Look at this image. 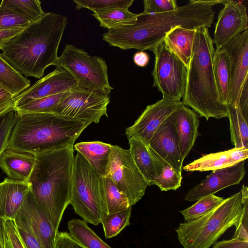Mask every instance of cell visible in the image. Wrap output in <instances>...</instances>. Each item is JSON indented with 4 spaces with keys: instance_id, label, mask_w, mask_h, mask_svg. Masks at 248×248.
<instances>
[{
    "instance_id": "cell-37",
    "label": "cell",
    "mask_w": 248,
    "mask_h": 248,
    "mask_svg": "<svg viewBox=\"0 0 248 248\" xmlns=\"http://www.w3.org/2000/svg\"><path fill=\"white\" fill-rule=\"evenodd\" d=\"M134 0H73L76 9H88L93 13L99 11L113 8H128L132 5Z\"/></svg>"
},
{
    "instance_id": "cell-19",
    "label": "cell",
    "mask_w": 248,
    "mask_h": 248,
    "mask_svg": "<svg viewBox=\"0 0 248 248\" xmlns=\"http://www.w3.org/2000/svg\"><path fill=\"white\" fill-rule=\"evenodd\" d=\"M175 127L180 153L184 160L199 136V116L193 110L185 105L175 111Z\"/></svg>"
},
{
    "instance_id": "cell-3",
    "label": "cell",
    "mask_w": 248,
    "mask_h": 248,
    "mask_svg": "<svg viewBox=\"0 0 248 248\" xmlns=\"http://www.w3.org/2000/svg\"><path fill=\"white\" fill-rule=\"evenodd\" d=\"M73 146L35 155L34 167L28 180L34 200L56 232L70 204Z\"/></svg>"
},
{
    "instance_id": "cell-51",
    "label": "cell",
    "mask_w": 248,
    "mask_h": 248,
    "mask_svg": "<svg viewBox=\"0 0 248 248\" xmlns=\"http://www.w3.org/2000/svg\"><path fill=\"white\" fill-rule=\"evenodd\" d=\"M3 115H2V116H0V124L1 122V121H2V118H3Z\"/></svg>"
},
{
    "instance_id": "cell-18",
    "label": "cell",
    "mask_w": 248,
    "mask_h": 248,
    "mask_svg": "<svg viewBox=\"0 0 248 248\" xmlns=\"http://www.w3.org/2000/svg\"><path fill=\"white\" fill-rule=\"evenodd\" d=\"M175 111L157 129L148 146L173 168L182 172L184 160L180 155L175 130Z\"/></svg>"
},
{
    "instance_id": "cell-25",
    "label": "cell",
    "mask_w": 248,
    "mask_h": 248,
    "mask_svg": "<svg viewBox=\"0 0 248 248\" xmlns=\"http://www.w3.org/2000/svg\"><path fill=\"white\" fill-rule=\"evenodd\" d=\"M148 147L155 167L153 185H156L163 191L177 189L181 185L182 172L173 168L154 150Z\"/></svg>"
},
{
    "instance_id": "cell-50",
    "label": "cell",
    "mask_w": 248,
    "mask_h": 248,
    "mask_svg": "<svg viewBox=\"0 0 248 248\" xmlns=\"http://www.w3.org/2000/svg\"><path fill=\"white\" fill-rule=\"evenodd\" d=\"M15 97L7 90L0 84V104L7 102Z\"/></svg>"
},
{
    "instance_id": "cell-30",
    "label": "cell",
    "mask_w": 248,
    "mask_h": 248,
    "mask_svg": "<svg viewBox=\"0 0 248 248\" xmlns=\"http://www.w3.org/2000/svg\"><path fill=\"white\" fill-rule=\"evenodd\" d=\"M231 138L234 148L248 149V126L237 107L228 105Z\"/></svg>"
},
{
    "instance_id": "cell-35",
    "label": "cell",
    "mask_w": 248,
    "mask_h": 248,
    "mask_svg": "<svg viewBox=\"0 0 248 248\" xmlns=\"http://www.w3.org/2000/svg\"><path fill=\"white\" fill-rule=\"evenodd\" d=\"M224 199L214 194L203 197L190 207L179 211L184 217L185 222L195 220L216 208Z\"/></svg>"
},
{
    "instance_id": "cell-45",
    "label": "cell",
    "mask_w": 248,
    "mask_h": 248,
    "mask_svg": "<svg viewBox=\"0 0 248 248\" xmlns=\"http://www.w3.org/2000/svg\"><path fill=\"white\" fill-rule=\"evenodd\" d=\"M237 107L248 121V84L247 80L243 85L241 91Z\"/></svg>"
},
{
    "instance_id": "cell-21",
    "label": "cell",
    "mask_w": 248,
    "mask_h": 248,
    "mask_svg": "<svg viewBox=\"0 0 248 248\" xmlns=\"http://www.w3.org/2000/svg\"><path fill=\"white\" fill-rule=\"evenodd\" d=\"M248 157V149L240 148L205 155L183 167L187 171H208L233 166L245 161Z\"/></svg>"
},
{
    "instance_id": "cell-42",
    "label": "cell",
    "mask_w": 248,
    "mask_h": 248,
    "mask_svg": "<svg viewBox=\"0 0 248 248\" xmlns=\"http://www.w3.org/2000/svg\"><path fill=\"white\" fill-rule=\"evenodd\" d=\"M144 14H157L173 11L178 7L175 0H144Z\"/></svg>"
},
{
    "instance_id": "cell-5",
    "label": "cell",
    "mask_w": 248,
    "mask_h": 248,
    "mask_svg": "<svg viewBox=\"0 0 248 248\" xmlns=\"http://www.w3.org/2000/svg\"><path fill=\"white\" fill-rule=\"evenodd\" d=\"M90 124L53 113H18L8 148L35 155L74 146Z\"/></svg>"
},
{
    "instance_id": "cell-34",
    "label": "cell",
    "mask_w": 248,
    "mask_h": 248,
    "mask_svg": "<svg viewBox=\"0 0 248 248\" xmlns=\"http://www.w3.org/2000/svg\"><path fill=\"white\" fill-rule=\"evenodd\" d=\"M132 207L106 215L101 223L106 238H111L117 236L126 226L130 224V218Z\"/></svg>"
},
{
    "instance_id": "cell-17",
    "label": "cell",
    "mask_w": 248,
    "mask_h": 248,
    "mask_svg": "<svg viewBox=\"0 0 248 248\" xmlns=\"http://www.w3.org/2000/svg\"><path fill=\"white\" fill-rule=\"evenodd\" d=\"M246 172L245 161L233 166L212 170L186 195L185 200L194 202L232 185H238Z\"/></svg>"
},
{
    "instance_id": "cell-39",
    "label": "cell",
    "mask_w": 248,
    "mask_h": 248,
    "mask_svg": "<svg viewBox=\"0 0 248 248\" xmlns=\"http://www.w3.org/2000/svg\"><path fill=\"white\" fill-rule=\"evenodd\" d=\"M243 208L238 221L235 226L232 238L248 240V188L242 186L241 190Z\"/></svg>"
},
{
    "instance_id": "cell-44",
    "label": "cell",
    "mask_w": 248,
    "mask_h": 248,
    "mask_svg": "<svg viewBox=\"0 0 248 248\" xmlns=\"http://www.w3.org/2000/svg\"><path fill=\"white\" fill-rule=\"evenodd\" d=\"M212 248H248V240L236 238L223 240L215 243Z\"/></svg>"
},
{
    "instance_id": "cell-1",
    "label": "cell",
    "mask_w": 248,
    "mask_h": 248,
    "mask_svg": "<svg viewBox=\"0 0 248 248\" xmlns=\"http://www.w3.org/2000/svg\"><path fill=\"white\" fill-rule=\"evenodd\" d=\"M226 0H191L173 11L157 14H137L133 20L108 30L103 40L122 49L150 50L164 40L176 27L191 30L210 28L215 12L213 6Z\"/></svg>"
},
{
    "instance_id": "cell-29",
    "label": "cell",
    "mask_w": 248,
    "mask_h": 248,
    "mask_svg": "<svg viewBox=\"0 0 248 248\" xmlns=\"http://www.w3.org/2000/svg\"><path fill=\"white\" fill-rule=\"evenodd\" d=\"M0 84L16 97L30 87L31 82L0 54Z\"/></svg>"
},
{
    "instance_id": "cell-46",
    "label": "cell",
    "mask_w": 248,
    "mask_h": 248,
    "mask_svg": "<svg viewBox=\"0 0 248 248\" xmlns=\"http://www.w3.org/2000/svg\"><path fill=\"white\" fill-rule=\"evenodd\" d=\"M17 228L26 248H43L39 242L31 233L21 227Z\"/></svg>"
},
{
    "instance_id": "cell-32",
    "label": "cell",
    "mask_w": 248,
    "mask_h": 248,
    "mask_svg": "<svg viewBox=\"0 0 248 248\" xmlns=\"http://www.w3.org/2000/svg\"><path fill=\"white\" fill-rule=\"evenodd\" d=\"M137 15L125 8L99 11L92 14L99 22L100 26L108 30L128 22L135 18Z\"/></svg>"
},
{
    "instance_id": "cell-16",
    "label": "cell",
    "mask_w": 248,
    "mask_h": 248,
    "mask_svg": "<svg viewBox=\"0 0 248 248\" xmlns=\"http://www.w3.org/2000/svg\"><path fill=\"white\" fill-rule=\"evenodd\" d=\"M77 87V83L71 74L64 68L57 66L54 70L16 96L15 108L32 100L68 92Z\"/></svg>"
},
{
    "instance_id": "cell-24",
    "label": "cell",
    "mask_w": 248,
    "mask_h": 248,
    "mask_svg": "<svg viewBox=\"0 0 248 248\" xmlns=\"http://www.w3.org/2000/svg\"><path fill=\"white\" fill-rule=\"evenodd\" d=\"M195 30L176 27L167 33L164 41L167 47L188 68Z\"/></svg>"
},
{
    "instance_id": "cell-2",
    "label": "cell",
    "mask_w": 248,
    "mask_h": 248,
    "mask_svg": "<svg viewBox=\"0 0 248 248\" xmlns=\"http://www.w3.org/2000/svg\"><path fill=\"white\" fill-rule=\"evenodd\" d=\"M67 24L64 16L46 13L13 38L0 55L25 76L41 78L46 69L58 58V48Z\"/></svg>"
},
{
    "instance_id": "cell-43",
    "label": "cell",
    "mask_w": 248,
    "mask_h": 248,
    "mask_svg": "<svg viewBox=\"0 0 248 248\" xmlns=\"http://www.w3.org/2000/svg\"><path fill=\"white\" fill-rule=\"evenodd\" d=\"M55 248H85L73 239L69 232H59L56 234Z\"/></svg>"
},
{
    "instance_id": "cell-13",
    "label": "cell",
    "mask_w": 248,
    "mask_h": 248,
    "mask_svg": "<svg viewBox=\"0 0 248 248\" xmlns=\"http://www.w3.org/2000/svg\"><path fill=\"white\" fill-rule=\"evenodd\" d=\"M14 221L17 227L31 233L43 248H55L58 232L36 202L31 190Z\"/></svg>"
},
{
    "instance_id": "cell-47",
    "label": "cell",
    "mask_w": 248,
    "mask_h": 248,
    "mask_svg": "<svg viewBox=\"0 0 248 248\" xmlns=\"http://www.w3.org/2000/svg\"><path fill=\"white\" fill-rule=\"evenodd\" d=\"M24 28L0 30V49L2 50L7 44Z\"/></svg>"
},
{
    "instance_id": "cell-12",
    "label": "cell",
    "mask_w": 248,
    "mask_h": 248,
    "mask_svg": "<svg viewBox=\"0 0 248 248\" xmlns=\"http://www.w3.org/2000/svg\"><path fill=\"white\" fill-rule=\"evenodd\" d=\"M184 105L182 101L163 97L155 103L148 105L134 124L126 128L127 139H138L148 146L153 135L160 125Z\"/></svg>"
},
{
    "instance_id": "cell-20",
    "label": "cell",
    "mask_w": 248,
    "mask_h": 248,
    "mask_svg": "<svg viewBox=\"0 0 248 248\" xmlns=\"http://www.w3.org/2000/svg\"><path fill=\"white\" fill-rule=\"evenodd\" d=\"M30 190L27 181L5 178L2 182L0 195V218L14 220Z\"/></svg>"
},
{
    "instance_id": "cell-33",
    "label": "cell",
    "mask_w": 248,
    "mask_h": 248,
    "mask_svg": "<svg viewBox=\"0 0 248 248\" xmlns=\"http://www.w3.org/2000/svg\"><path fill=\"white\" fill-rule=\"evenodd\" d=\"M106 214H111L130 207L126 196L110 178L104 177Z\"/></svg>"
},
{
    "instance_id": "cell-7",
    "label": "cell",
    "mask_w": 248,
    "mask_h": 248,
    "mask_svg": "<svg viewBox=\"0 0 248 248\" xmlns=\"http://www.w3.org/2000/svg\"><path fill=\"white\" fill-rule=\"evenodd\" d=\"M70 204L87 223L97 226L107 215L104 177L79 153L74 156Z\"/></svg>"
},
{
    "instance_id": "cell-11",
    "label": "cell",
    "mask_w": 248,
    "mask_h": 248,
    "mask_svg": "<svg viewBox=\"0 0 248 248\" xmlns=\"http://www.w3.org/2000/svg\"><path fill=\"white\" fill-rule=\"evenodd\" d=\"M111 179L127 198L130 206L144 196L147 184L136 166L129 150L112 145L105 176Z\"/></svg>"
},
{
    "instance_id": "cell-48",
    "label": "cell",
    "mask_w": 248,
    "mask_h": 248,
    "mask_svg": "<svg viewBox=\"0 0 248 248\" xmlns=\"http://www.w3.org/2000/svg\"><path fill=\"white\" fill-rule=\"evenodd\" d=\"M133 61L137 66L145 67L149 63V56L146 52L143 51H139L134 55Z\"/></svg>"
},
{
    "instance_id": "cell-26",
    "label": "cell",
    "mask_w": 248,
    "mask_h": 248,
    "mask_svg": "<svg viewBox=\"0 0 248 248\" xmlns=\"http://www.w3.org/2000/svg\"><path fill=\"white\" fill-rule=\"evenodd\" d=\"M128 140L129 151L132 157L148 186L153 185L155 176L153 160L148 147L140 140L131 138Z\"/></svg>"
},
{
    "instance_id": "cell-23",
    "label": "cell",
    "mask_w": 248,
    "mask_h": 248,
    "mask_svg": "<svg viewBox=\"0 0 248 248\" xmlns=\"http://www.w3.org/2000/svg\"><path fill=\"white\" fill-rule=\"evenodd\" d=\"M73 147L100 175L105 176L111 144L99 141H83L77 143Z\"/></svg>"
},
{
    "instance_id": "cell-22",
    "label": "cell",
    "mask_w": 248,
    "mask_h": 248,
    "mask_svg": "<svg viewBox=\"0 0 248 248\" xmlns=\"http://www.w3.org/2000/svg\"><path fill=\"white\" fill-rule=\"evenodd\" d=\"M35 160L33 154L7 148L0 158V168L9 179L28 182Z\"/></svg>"
},
{
    "instance_id": "cell-38",
    "label": "cell",
    "mask_w": 248,
    "mask_h": 248,
    "mask_svg": "<svg viewBox=\"0 0 248 248\" xmlns=\"http://www.w3.org/2000/svg\"><path fill=\"white\" fill-rule=\"evenodd\" d=\"M18 115V113L15 108L3 116L0 124V158L4 151L8 148Z\"/></svg>"
},
{
    "instance_id": "cell-41",
    "label": "cell",
    "mask_w": 248,
    "mask_h": 248,
    "mask_svg": "<svg viewBox=\"0 0 248 248\" xmlns=\"http://www.w3.org/2000/svg\"><path fill=\"white\" fill-rule=\"evenodd\" d=\"M6 248H26L13 220H4Z\"/></svg>"
},
{
    "instance_id": "cell-27",
    "label": "cell",
    "mask_w": 248,
    "mask_h": 248,
    "mask_svg": "<svg viewBox=\"0 0 248 248\" xmlns=\"http://www.w3.org/2000/svg\"><path fill=\"white\" fill-rule=\"evenodd\" d=\"M214 70L218 91L222 101L228 105L231 82L230 62L223 48L215 53Z\"/></svg>"
},
{
    "instance_id": "cell-49",
    "label": "cell",
    "mask_w": 248,
    "mask_h": 248,
    "mask_svg": "<svg viewBox=\"0 0 248 248\" xmlns=\"http://www.w3.org/2000/svg\"><path fill=\"white\" fill-rule=\"evenodd\" d=\"M15 97L7 102L0 104V116L15 109Z\"/></svg>"
},
{
    "instance_id": "cell-10",
    "label": "cell",
    "mask_w": 248,
    "mask_h": 248,
    "mask_svg": "<svg viewBox=\"0 0 248 248\" xmlns=\"http://www.w3.org/2000/svg\"><path fill=\"white\" fill-rule=\"evenodd\" d=\"M109 94L100 91L76 88L67 93L53 111L67 119L98 123L108 116Z\"/></svg>"
},
{
    "instance_id": "cell-36",
    "label": "cell",
    "mask_w": 248,
    "mask_h": 248,
    "mask_svg": "<svg viewBox=\"0 0 248 248\" xmlns=\"http://www.w3.org/2000/svg\"><path fill=\"white\" fill-rule=\"evenodd\" d=\"M68 92L32 100L15 108L19 114L52 113L57 105Z\"/></svg>"
},
{
    "instance_id": "cell-8",
    "label": "cell",
    "mask_w": 248,
    "mask_h": 248,
    "mask_svg": "<svg viewBox=\"0 0 248 248\" xmlns=\"http://www.w3.org/2000/svg\"><path fill=\"white\" fill-rule=\"evenodd\" d=\"M53 65L66 70L75 80L78 88L100 91L108 94L113 89L109 83L105 60L91 56L73 45L65 46Z\"/></svg>"
},
{
    "instance_id": "cell-28",
    "label": "cell",
    "mask_w": 248,
    "mask_h": 248,
    "mask_svg": "<svg viewBox=\"0 0 248 248\" xmlns=\"http://www.w3.org/2000/svg\"><path fill=\"white\" fill-rule=\"evenodd\" d=\"M67 227L71 236L85 248H111L83 220L72 219Z\"/></svg>"
},
{
    "instance_id": "cell-15",
    "label": "cell",
    "mask_w": 248,
    "mask_h": 248,
    "mask_svg": "<svg viewBox=\"0 0 248 248\" xmlns=\"http://www.w3.org/2000/svg\"><path fill=\"white\" fill-rule=\"evenodd\" d=\"M218 14L213 43L218 51L229 41L248 30V17L246 6L237 1L227 0Z\"/></svg>"
},
{
    "instance_id": "cell-31",
    "label": "cell",
    "mask_w": 248,
    "mask_h": 248,
    "mask_svg": "<svg viewBox=\"0 0 248 248\" xmlns=\"http://www.w3.org/2000/svg\"><path fill=\"white\" fill-rule=\"evenodd\" d=\"M0 8L8 10L31 22L39 19L46 14L39 0H3Z\"/></svg>"
},
{
    "instance_id": "cell-14",
    "label": "cell",
    "mask_w": 248,
    "mask_h": 248,
    "mask_svg": "<svg viewBox=\"0 0 248 248\" xmlns=\"http://www.w3.org/2000/svg\"><path fill=\"white\" fill-rule=\"evenodd\" d=\"M222 48L227 52L230 62L231 82L228 105L237 107L242 87L248 78V31L239 34Z\"/></svg>"
},
{
    "instance_id": "cell-40",
    "label": "cell",
    "mask_w": 248,
    "mask_h": 248,
    "mask_svg": "<svg viewBox=\"0 0 248 248\" xmlns=\"http://www.w3.org/2000/svg\"><path fill=\"white\" fill-rule=\"evenodd\" d=\"M31 22L8 10L0 8V30L25 28Z\"/></svg>"
},
{
    "instance_id": "cell-4",
    "label": "cell",
    "mask_w": 248,
    "mask_h": 248,
    "mask_svg": "<svg viewBox=\"0 0 248 248\" xmlns=\"http://www.w3.org/2000/svg\"><path fill=\"white\" fill-rule=\"evenodd\" d=\"M213 44L207 28L195 30L182 101L207 120L227 117L228 114V105L221 99L215 79Z\"/></svg>"
},
{
    "instance_id": "cell-6",
    "label": "cell",
    "mask_w": 248,
    "mask_h": 248,
    "mask_svg": "<svg viewBox=\"0 0 248 248\" xmlns=\"http://www.w3.org/2000/svg\"><path fill=\"white\" fill-rule=\"evenodd\" d=\"M242 208L240 191L199 218L180 223L175 230L179 242L184 248H209L236 225Z\"/></svg>"
},
{
    "instance_id": "cell-52",
    "label": "cell",
    "mask_w": 248,
    "mask_h": 248,
    "mask_svg": "<svg viewBox=\"0 0 248 248\" xmlns=\"http://www.w3.org/2000/svg\"><path fill=\"white\" fill-rule=\"evenodd\" d=\"M1 186H2V182L0 183V195Z\"/></svg>"
},
{
    "instance_id": "cell-9",
    "label": "cell",
    "mask_w": 248,
    "mask_h": 248,
    "mask_svg": "<svg viewBox=\"0 0 248 248\" xmlns=\"http://www.w3.org/2000/svg\"><path fill=\"white\" fill-rule=\"evenodd\" d=\"M151 51L155 54L153 87H156L163 97L180 101L185 95L187 67L170 50L164 40Z\"/></svg>"
}]
</instances>
